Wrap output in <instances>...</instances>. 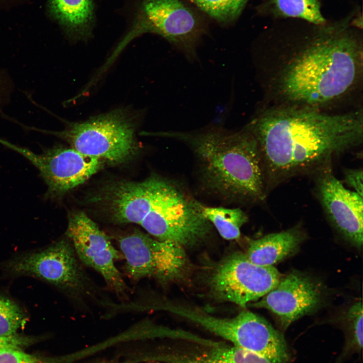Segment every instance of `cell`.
<instances>
[{"label":"cell","mask_w":363,"mask_h":363,"mask_svg":"<svg viewBox=\"0 0 363 363\" xmlns=\"http://www.w3.org/2000/svg\"><path fill=\"white\" fill-rule=\"evenodd\" d=\"M260 152L267 191L295 176L331 167L362 141L359 111L331 114L309 106L269 110L247 126Z\"/></svg>","instance_id":"6da1fadb"},{"label":"cell","mask_w":363,"mask_h":363,"mask_svg":"<svg viewBox=\"0 0 363 363\" xmlns=\"http://www.w3.org/2000/svg\"><path fill=\"white\" fill-rule=\"evenodd\" d=\"M201 204L177 182L153 175L141 182H121L113 192L110 212L115 223L137 224L152 237L184 248L201 243L212 231Z\"/></svg>","instance_id":"7a4b0ae2"},{"label":"cell","mask_w":363,"mask_h":363,"mask_svg":"<svg viewBox=\"0 0 363 363\" xmlns=\"http://www.w3.org/2000/svg\"><path fill=\"white\" fill-rule=\"evenodd\" d=\"M190 146L204 187L223 200L263 202L267 193L257 141L246 127L232 131L218 128L166 133Z\"/></svg>","instance_id":"3957f363"},{"label":"cell","mask_w":363,"mask_h":363,"mask_svg":"<svg viewBox=\"0 0 363 363\" xmlns=\"http://www.w3.org/2000/svg\"><path fill=\"white\" fill-rule=\"evenodd\" d=\"M325 28L282 72L279 89L291 102L311 107L326 103L343 95L357 78L359 41L343 26Z\"/></svg>","instance_id":"277c9868"},{"label":"cell","mask_w":363,"mask_h":363,"mask_svg":"<svg viewBox=\"0 0 363 363\" xmlns=\"http://www.w3.org/2000/svg\"><path fill=\"white\" fill-rule=\"evenodd\" d=\"M138 122L137 113L120 108L84 121L68 123L60 131H39L63 139L84 154L118 164L137 153Z\"/></svg>","instance_id":"5b68a950"},{"label":"cell","mask_w":363,"mask_h":363,"mask_svg":"<svg viewBox=\"0 0 363 363\" xmlns=\"http://www.w3.org/2000/svg\"><path fill=\"white\" fill-rule=\"evenodd\" d=\"M66 237L36 251L20 254L1 264L13 276H28L49 283L77 301L96 299V290Z\"/></svg>","instance_id":"8992f818"},{"label":"cell","mask_w":363,"mask_h":363,"mask_svg":"<svg viewBox=\"0 0 363 363\" xmlns=\"http://www.w3.org/2000/svg\"><path fill=\"white\" fill-rule=\"evenodd\" d=\"M204 32L197 14L182 0H143L131 30L114 54L135 37L152 33L163 37L188 59L194 60L198 43Z\"/></svg>","instance_id":"52a82bcc"},{"label":"cell","mask_w":363,"mask_h":363,"mask_svg":"<svg viewBox=\"0 0 363 363\" xmlns=\"http://www.w3.org/2000/svg\"><path fill=\"white\" fill-rule=\"evenodd\" d=\"M282 276L274 266L256 265L245 253L235 252L218 264L209 286L215 298L246 308L274 288Z\"/></svg>","instance_id":"ba28073f"},{"label":"cell","mask_w":363,"mask_h":363,"mask_svg":"<svg viewBox=\"0 0 363 363\" xmlns=\"http://www.w3.org/2000/svg\"><path fill=\"white\" fill-rule=\"evenodd\" d=\"M118 244L126 259V271L134 280L152 277L168 282L181 277L187 268L184 249L172 242L136 230L121 236Z\"/></svg>","instance_id":"9c48e42d"},{"label":"cell","mask_w":363,"mask_h":363,"mask_svg":"<svg viewBox=\"0 0 363 363\" xmlns=\"http://www.w3.org/2000/svg\"><path fill=\"white\" fill-rule=\"evenodd\" d=\"M0 143L21 154L38 169L47 185L48 198L62 196L83 184L105 162L72 147L55 146L35 153L2 139Z\"/></svg>","instance_id":"30bf717a"},{"label":"cell","mask_w":363,"mask_h":363,"mask_svg":"<svg viewBox=\"0 0 363 363\" xmlns=\"http://www.w3.org/2000/svg\"><path fill=\"white\" fill-rule=\"evenodd\" d=\"M66 235L81 262L98 272L118 295L127 296L128 286L115 264L120 254L86 214L79 211L70 215Z\"/></svg>","instance_id":"8fae6325"},{"label":"cell","mask_w":363,"mask_h":363,"mask_svg":"<svg viewBox=\"0 0 363 363\" xmlns=\"http://www.w3.org/2000/svg\"><path fill=\"white\" fill-rule=\"evenodd\" d=\"M173 340L147 357L160 363H273L266 358L229 342L205 339L174 331Z\"/></svg>","instance_id":"7c38bea8"},{"label":"cell","mask_w":363,"mask_h":363,"mask_svg":"<svg viewBox=\"0 0 363 363\" xmlns=\"http://www.w3.org/2000/svg\"><path fill=\"white\" fill-rule=\"evenodd\" d=\"M322 286L298 271L283 276L277 285L259 301L247 307L264 308L276 315L282 328L317 310L322 302Z\"/></svg>","instance_id":"4fadbf2b"},{"label":"cell","mask_w":363,"mask_h":363,"mask_svg":"<svg viewBox=\"0 0 363 363\" xmlns=\"http://www.w3.org/2000/svg\"><path fill=\"white\" fill-rule=\"evenodd\" d=\"M318 173L316 194L332 225L357 249L362 245V197L345 188L331 167Z\"/></svg>","instance_id":"5bb4252c"},{"label":"cell","mask_w":363,"mask_h":363,"mask_svg":"<svg viewBox=\"0 0 363 363\" xmlns=\"http://www.w3.org/2000/svg\"><path fill=\"white\" fill-rule=\"evenodd\" d=\"M158 309L199 325L238 347L250 351L253 336L262 317L245 310L232 318H220L191 307L165 303Z\"/></svg>","instance_id":"9a60e30c"},{"label":"cell","mask_w":363,"mask_h":363,"mask_svg":"<svg viewBox=\"0 0 363 363\" xmlns=\"http://www.w3.org/2000/svg\"><path fill=\"white\" fill-rule=\"evenodd\" d=\"M306 234L298 224L279 232L252 240L245 254L252 263L264 267L274 265L294 255Z\"/></svg>","instance_id":"2e32d148"},{"label":"cell","mask_w":363,"mask_h":363,"mask_svg":"<svg viewBox=\"0 0 363 363\" xmlns=\"http://www.w3.org/2000/svg\"><path fill=\"white\" fill-rule=\"evenodd\" d=\"M49 10L68 34L85 38L90 33L93 20V0H49Z\"/></svg>","instance_id":"e0dca14e"},{"label":"cell","mask_w":363,"mask_h":363,"mask_svg":"<svg viewBox=\"0 0 363 363\" xmlns=\"http://www.w3.org/2000/svg\"><path fill=\"white\" fill-rule=\"evenodd\" d=\"M201 209L205 218L226 240L239 238L241 228L248 220L247 214L239 208L210 207L201 204Z\"/></svg>","instance_id":"ac0fdd59"},{"label":"cell","mask_w":363,"mask_h":363,"mask_svg":"<svg viewBox=\"0 0 363 363\" xmlns=\"http://www.w3.org/2000/svg\"><path fill=\"white\" fill-rule=\"evenodd\" d=\"M272 12L276 15L297 18L315 24H324L318 0H268Z\"/></svg>","instance_id":"d6986e66"},{"label":"cell","mask_w":363,"mask_h":363,"mask_svg":"<svg viewBox=\"0 0 363 363\" xmlns=\"http://www.w3.org/2000/svg\"><path fill=\"white\" fill-rule=\"evenodd\" d=\"M222 24H229L240 15L248 0H185Z\"/></svg>","instance_id":"ffe728a7"},{"label":"cell","mask_w":363,"mask_h":363,"mask_svg":"<svg viewBox=\"0 0 363 363\" xmlns=\"http://www.w3.org/2000/svg\"><path fill=\"white\" fill-rule=\"evenodd\" d=\"M27 320L26 314L18 304L0 294V336L17 334Z\"/></svg>","instance_id":"44dd1931"},{"label":"cell","mask_w":363,"mask_h":363,"mask_svg":"<svg viewBox=\"0 0 363 363\" xmlns=\"http://www.w3.org/2000/svg\"><path fill=\"white\" fill-rule=\"evenodd\" d=\"M347 342L344 351L358 352L362 346V305L357 301L349 309L346 314Z\"/></svg>","instance_id":"7402d4cb"},{"label":"cell","mask_w":363,"mask_h":363,"mask_svg":"<svg viewBox=\"0 0 363 363\" xmlns=\"http://www.w3.org/2000/svg\"><path fill=\"white\" fill-rule=\"evenodd\" d=\"M66 359L30 354L22 349L0 352V363H64Z\"/></svg>","instance_id":"603a6c76"},{"label":"cell","mask_w":363,"mask_h":363,"mask_svg":"<svg viewBox=\"0 0 363 363\" xmlns=\"http://www.w3.org/2000/svg\"><path fill=\"white\" fill-rule=\"evenodd\" d=\"M32 336L18 333L9 336H0V352L13 349H22L35 342Z\"/></svg>","instance_id":"cb8c5ba5"},{"label":"cell","mask_w":363,"mask_h":363,"mask_svg":"<svg viewBox=\"0 0 363 363\" xmlns=\"http://www.w3.org/2000/svg\"><path fill=\"white\" fill-rule=\"evenodd\" d=\"M345 184L354 192L363 197L362 170L361 169H347L344 171Z\"/></svg>","instance_id":"d4e9b609"},{"label":"cell","mask_w":363,"mask_h":363,"mask_svg":"<svg viewBox=\"0 0 363 363\" xmlns=\"http://www.w3.org/2000/svg\"><path fill=\"white\" fill-rule=\"evenodd\" d=\"M149 361V362H147V363H160V362H159L153 361Z\"/></svg>","instance_id":"484cf974"}]
</instances>
